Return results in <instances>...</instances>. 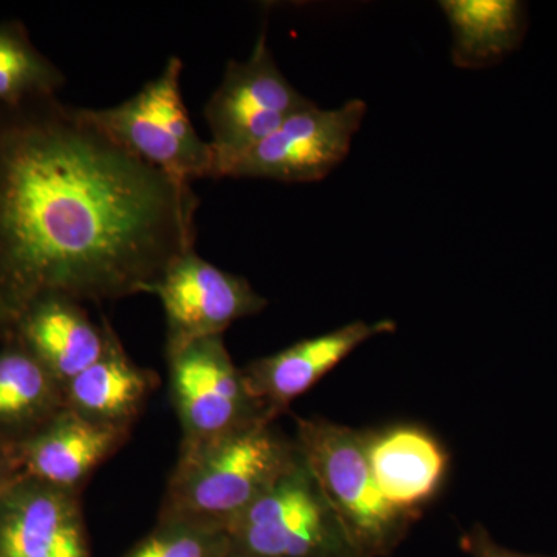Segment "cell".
<instances>
[{
	"label": "cell",
	"instance_id": "6da1fadb",
	"mask_svg": "<svg viewBox=\"0 0 557 557\" xmlns=\"http://www.w3.org/2000/svg\"><path fill=\"white\" fill-rule=\"evenodd\" d=\"M199 197L57 97L0 108V341L44 296L152 292L196 249Z\"/></svg>",
	"mask_w": 557,
	"mask_h": 557
},
{
	"label": "cell",
	"instance_id": "7a4b0ae2",
	"mask_svg": "<svg viewBox=\"0 0 557 557\" xmlns=\"http://www.w3.org/2000/svg\"><path fill=\"white\" fill-rule=\"evenodd\" d=\"M299 456L298 443L274 423L182 450L166 486L159 518L228 527Z\"/></svg>",
	"mask_w": 557,
	"mask_h": 557
},
{
	"label": "cell",
	"instance_id": "3957f363",
	"mask_svg": "<svg viewBox=\"0 0 557 557\" xmlns=\"http://www.w3.org/2000/svg\"><path fill=\"white\" fill-rule=\"evenodd\" d=\"M296 443L359 557L388 555L416 519L380 493L362 431L325 418H296Z\"/></svg>",
	"mask_w": 557,
	"mask_h": 557
},
{
	"label": "cell",
	"instance_id": "277c9868",
	"mask_svg": "<svg viewBox=\"0 0 557 557\" xmlns=\"http://www.w3.org/2000/svg\"><path fill=\"white\" fill-rule=\"evenodd\" d=\"M183 62L171 57L157 78L129 100L106 109H86L87 115L121 148L177 182L214 178L215 152L205 141L183 101Z\"/></svg>",
	"mask_w": 557,
	"mask_h": 557
},
{
	"label": "cell",
	"instance_id": "5b68a950",
	"mask_svg": "<svg viewBox=\"0 0 557 557\" xmlns=\"http://www.w3.org/2000/svg\"><path fill=\"white\" fill-rule=\"evenodd\" d=\"M228 533L236 557H359L300 450Z\"/></svg>",
	"mask_w": 557,
	"mask_h": 557
},
{
	"label": "cell",
	"instance_id": "8992f818",
	"mask_svg": "<svg viewBox=\"0 0 557 557\" xmlns=\"http://www.w3.org/2000/svg\"><path fill=\"white\" fill-rule=\"evenodd\" d=\"M166 358L171 403L182 426L180 453L274 423L249 392L223 336L194 341Z\"/></svg>",
	"mask_w": 557,
	"mask_h": 557
},
{
	"label": "cell",
	"instance_id": "52a82bcc",
	"mask_svg": "<svg viewBox=\"0 0 557 557\" xmlns=\"http://www.w3.org/2000/svg\"><path fill=\"white\" fill-rule=\"evenodd\" d=\"M366 115L368 104L362 100H350L336 109H321L313 102L251 148L215 160L214 180L321 182L347 159Z\"/></svg>",
	"mask_w": 557,
	"mask_h": 557
},
{
	"label": "cell",
	"instance_id": "ba28073f",
	"mask_svg": "<svg viewBox=\"0 0 557 557\" xmlns=\"http://www.w3.org/2000/svg\"><path fill=\"white\" fill-rule=\"evenodd\" d=\"M310 104L313 101L299 94L278 69L263 27L248 60L226 64L205 108L215 160L251 148Z\"/></svg>",
	"mask_w": 557,
	"mask_h": 557
},
{
	"label": "cell",
	"instance_id": "9c48e42d",
	"mask_svg": "<svg viewBox=\"0 0 557 557\" xmlns=\"http://www.w3.org/2000/svg\"><path fill=\"white\" fill-rule=\"evenodd\" d=\"M150 295L160 299L166 317V355L194 341L223 336L234 322L269 306L247 278L220 270L196 249L175 259Z\"/></svg>",
	"mask_w": 557,
	"mask_h": 557
},
{
	"label": "cell",
	"instance_id": "30bf717a",
	"mask_svg": "<svg viewBox=\"0 0 557 557\" xmlns=\"http://www.w3.org/2000/svg\"><path fill=\"white\" fill-rule=\"evenodd\" d=\"M0 557H91L81 494L22 474L0 498Z\"/></svg>",
	"mask_w": 557,
	"mask_h": 557
},
{
	"label": "cell",
	"instance_id": "8fae6325",
	"mask_svg": "<svg viewBox=\"0 0 557 557\" xmlns=\"http://www.w3.org/2000/svg\"><path fill=\"white\" fill-rule=\"evenodd\" d=\"M391 319L355 321L314 338L298 341L284 350L249 362L242 368L249 392L276 421L289 405L307 394L362 344L375 336L394 333Z\"/></svg>",
	"mask_w": 557,
	"mask_h": 557
},
{
	"label": "cell",
	"instance_id": "7c38bea8",
	"mask_svg": "<svg viewBox=\"0 0 557 557\" xmlns=\"http://www.w3.org/2000/svg\"><path fill=\"white\" fill-rule=\"evenodd\" d=\"M362 443L383 497L403 515L420 518L448 478L445 445L429 429L410 423L362 431Z\"/></svg>",
	"mask_w": 557,
	"mask_h": 557
},
{
	"label": "cell",
	"instance_id": "4fadbf2b",
	"mask_svg": "<svg viewBox=\"0 0 557 557\" xmlns=\"http://www.w3.org/2000/svg\"><path fill=\"white\" fill-rule=\"evenodd\" d=\"M131 434L64 408L13 450L22 474L83 494L95 471L126 445Z\"/></svg>",
	"mask_w": 557,
	"mask_h": 557
},
{
	"label": "cell",
	"instance_id": "5bb4252c",
	"mask_svg": "<svg viewBox=\"0 0 557 557\" xmlns=\"http://www.w3.org/2000/svg\"><path fill=\"white\" fill-rule=\"evenodd\" d=\"M110 330L108 321L95 324L83 302L53 295L33 302L9 338L20 341L65 387L104 354Z\"/></svg>",
	"mask_w": 557,
	"mask_h": 557
},
{
	"label": "cell",
	"instance_id": "9a60e30c",
	"mask_svg": "<svg viewBox=\"0 0 557 557\" xmlns=\"http://www.w3.org/2000/svg\"><path fill=\"white\" fill-rule=\"evenodd\" d=\"M157 386V373L135 364L112 329L104 354L64 387L65 408L91 423L132 432Z\"/></svg>",
	"mask_w": 557,
	"mask_h": 557
},
{
	"label": "cell",
	"instance_id": "2e32d148",
	"mask_svg": "<svg viewBox=\"0 0 557 557\" xmlns=\"http://www.w3.org/2000/svg\"><path fill=\"white\" fill-rule=\"evenodd\" d=\"M0 343V443L14 448L65 408L64 387L20 341Z\"/></svg>",
	"mask_w": 557,
	"mask_h": 557
},
{
	"label": "cell",
	"instance_id": "e0dca14e",
	"mask_svg": "<svg viewBox=\"0 0 557 557\" xmlns=\"http://www.w3.org/2000/svg\"><path fill=\"white\" fill-rule=\"evenodd\" d=\"M453 30V61L460 69H486L512 53L527 32V9L518 0H443Z\"/></svg>",
	"mask_w": 557,
	"mask_h": 557
},
{
	"label": "cell",
	"instance_id": "ac0fdd59",
	"mask_svg": "<svg viewBox=\"0 0 557 557\" xmlns=\"http://www.w3.org/2000/svg\"><path fill=\"white\" fill-rule=\"evenodd\" d=\"M64 83L61 70L36 49L21 22H0V108L57 97Z\"/></svg>",
	"mask_w": 557,
	"mask_h": 557
},
{
	"label": "cell",
	"instance_id": "d6986e66",
	"mask_svg": "<svg viewBox=\"0 0 557 557\" xmlns=\"http://www.w3.org/2000/svg\"><path fill=\"white\" fill-rule=\"evenodd\" d=\"M226 528L186 519H161L124 557H228Z\"/></svg>",
	"mask_w": 557,
	"mask_h": 557
},
{
	"label": "cell",
	"instance_id": "ffe728a7",
	"mask_svg": "<svg viewBox=\"0 0 557 557\" xmlns=\"http://www.w3.org/2000/svg\"><path fill=\"white\" fill-rule=\"evenodd\" d=\"M461 547L472 557H557V555H527V553H519L515 552V549L502 547L500 544H497V542L491 537L486 528L480 525L472 528L471 531H468V533L461 537Z\"/></svg>",
	"mask_w": 557,
	"mask_h": 557
},
{
	"label": "cell",
	"instance_id": "44dd1931",
	"mask_svg": "<svg viewBox=\"0 0 557 557\" xmlns=\"http://www.w3.org/2000/svg\"><path fill=\"white\" fill-rule=\"evenodd\" d=\"M22 475L13 448L0 443V498Z\"/></svg>",
	"mask_w": 557,
	"mask_h": 557
},
{
	"label": "cell",
	"instance_id": "7402d4cb",
	"mask_svg": "<svg viewBox=\"0 0 557 557\" xmlns=\"http://www.w3.org/2000/svg\"><path fill=\"white\" fill-rule=\"evenodd\" d=\"M228 557H236V556H233V555H231V553H230V556H228Z\"/></svg>",
	"mask_w": 557,
	"mask_h": 557
}]
</instances>
